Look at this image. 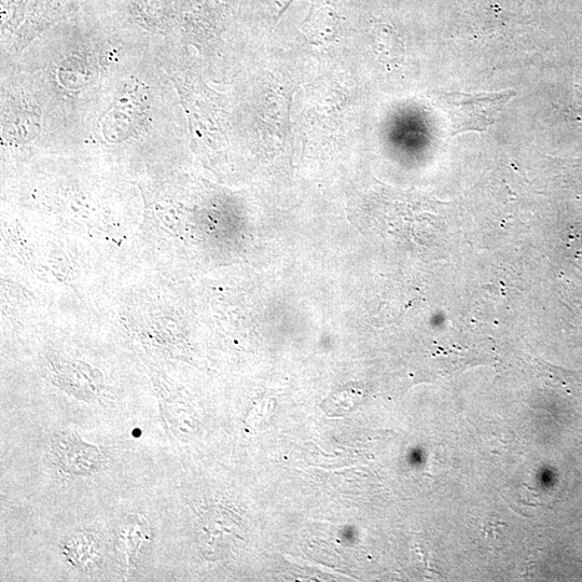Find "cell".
<instances>
[{"instance_id":"cell-1","label":"cell","mask_w":582,"mask_h":582,"mask_svg":"<svg viewBox=\"0 0 582 582\" xmlns=\"http://www.w3.org/2000/svg\"><path fill=\"white\" fill-rule=\"evenodd\" d=\"M440 95L450 132L457 135L487 130L506 105L514 99L516 92L512 90L482 94L451 92Z\"/></svg>"},{"instance_id":"cell-2","label":"cell","mask_w":582,"mask_h":582,"mask_svg":"<svg viewBox=\"0 0 582 582\" xmlns=\"http://www.w3.org/2000/svg\"><path fill=\"white\" fill-rule=\"evenodd\" d=\"M337 24L335 11L329 10L326 7L313 10L307 20L308 30L313 34L317 33V35L325 34L326 36L335 34Z\"/></svg>"}]
</instances>
